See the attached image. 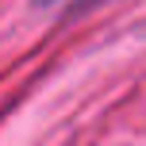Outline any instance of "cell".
I'll list each match as a JSON object with an SVG mask.
<instances>
[{
	"label": "cell",
	"instance_id": "obj_1",
	"mask_svg": "<svg viewBox=\"0 0 146 146\" xmlns=\"http://www.w3.org/2000/svg\"><path fill=\"white\" fill-rule=\"evenodd\" d=\"M35 4L50 15H85V12H96L104 4H119V0H35Z\"/></svg>",
	"mask_w": 146,
	"mask_h": 146
}]
</instances>
